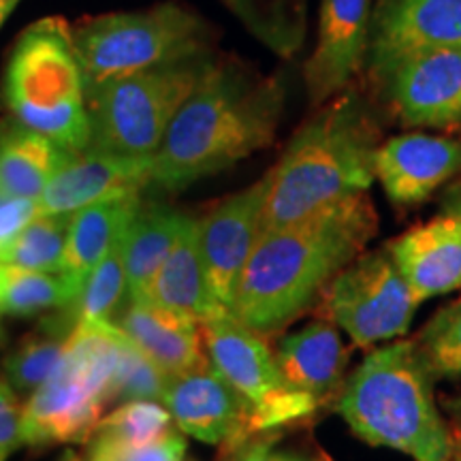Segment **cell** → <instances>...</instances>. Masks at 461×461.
Returning a JSON list of instances; mask_svg holds the SVG:
<instances>
[{
    "mask_svg": "<svg viewBox=\"0 0 461 461\" xmlns=\"http://www.w3.org/2000/svg\"><path fill=\"white\" fill-rule=\"evenodd\" d=\"M442 212L461 218V182L453 184V186L447 190V194L442 197Z\"/></svg>",
    "mask_w": 461,
    "mask_h": 461,
    "instance_id": "e575fe53",
    "label": "cell"
},
{
    "mask_svg": "<svg viewBox=\"0 0 461 461\" xmlns=\"http://www.w3.org/2000/svg\"><path fill=\"white\" fill-rule=\"evenodd\" d=\"M205 22L176 3L90 17L73 31L86 92L148 68L207 54Z\"/></svg>",
    "mask_w": 461,
    "mask_h": 461,
    "instance_id": "ba28073f",
    "label": "cell"
},
{
    "mask_svg": "<svg viewBox=\"0 0 461 461\" xmlns=\"http://www.w3.org/2000/svg\"><path fill=\"white\" fill-rule=\"evenodd\" d=\"M461 176V137L406 132L384 140L374 158V177L395 205H419Z\"/></svg>",
    "mask_w": 461,
    "mask_h": 461,
    "instance_id": "2e32d148",
    "label": "cell"
},
{
    "mask_svg": "<svg viewBox=\"0 0 461 461\" xmlns=\"http://www.w3.org/2000/svg\"><path fill=\"white\" fill-rule=\"evenodd\" d=\"M285 103L286 90L278 77H265L240 62H212L152 157L149 184L188 188L267 148Z\"/></svg>",
    "mask_w": 461,
    "mask_h": 461,
    "instance_id": "7a4b0ae2",
    "label": "cell"
},
{
    "mask_svg": "<svg viewBox=\"0 0 461 461\" xmlns=\"http://www.w3.org/2000/svg\"><path fill=\"white\" fill-rule=\"evenodd\" d=\"M75 330L71 310L43 322L41 330L26 336L5 361V383L20 393H34L60 370L67 355V342Z\"/></svg>",
    "mask_w": 461,
    "mask_h": 461,
    "instance_id": "d4e9b609",
    "label": "cell"
},
{
    "mask_svg": "<svg viewBox=\"0 0 461 461\" xmlns=\"http://www.w3.org/2000/svg\"><path fill=\"white\" fill-rule=\"evenodd\" d=\"M378 212L359 193L288 227L263 230L241 272L230 314L269 338L308 312L330 282L366 252Z\"/></svg>",
    "mask_w": 461,
    "mask_h": 461,
    "instance_id": "6da1fadb",
    "label": "cell"
},
{
    "mask_svg": "<svg viewBox=\"0 0 461 461\" xmlns=\"http://www.w3.org/2000/svg\"><path fill=\"white\" fill-rule=\"evenodd\" d=\"M447 406H448V412H451L453 417L461 423V397H457V400H448Z\"/></svg>",
    "mask_w": 461,
    "mask_h": 461,
    "instance_id": "ab89813d",
    "label": "cell"
},
{
    "mask_svg": "<svg viewBox=\"0 0 461 461\" xmlns=\"http://www.w3.org/2000/svg\"><path fill=\"white\" fill-rule=\"evenodd\" d=\"M77 297L79 291L62 274L0 265V314L31 316L45 310H67Z\"/></svg>",
    "mask_w": 461,
    "mask_h": 461,
    "instance_id": "484cf974",
    "label": "cell"
},
{
    "mask_svg": "<svg viewBox=\"0 0 461 461\" xmlns=\"http://www.w3.org/2000/svg\"><path fill=\"white\" fill-rule=\"evenodd\" d=\"M186 440L173 431L165 440L148 447H126L95 436L90 447V461H186Z\"/></svg>",
    "mask_w": 461,
    "mask_h": 461,
    "instance_id": "1f68e13d",
    "label": "cell"
},
{
    "mask_svg": "<svg viewBox=\"0 0 461 461\" xmlns=\"http://www.w3.org/2000/svg\"><path fill=\"white\" fill-rule=\"evenodd\" d=\"M140 205V194H131L73 212L60 274L77 288L79 295L92 269L126 233Z\"/></svg>",
    "mask_w": 461,
    "mask_h": 461,
    "instance_id": "7402d4cb",
    "label": "cell"
},
{
    "mask_svg": "<svg viewBox=\"0 0 461 461\" xmlns=\"http://www.w3.org/2000/svg\"><path fill=\"white\" fill-rule=\"evenodd\" d=\"M276 363L291 387L322 406L342 391L348 348L333 322L319 319L286 336L276 348Z\"/></svg>",
    "mask_w": 461,
    "mask_h": 461,
    "instance_id": "ffe728a7",
    "label": "cell"
},
{
    "mask_svg": "<svg viewBox=\"0 0 461 461\" xmlns=\"http://www.w3.org/2000/svg\"><path fill=\"white\" fill-rule=\"evenodd\" d=\"M0 103L11 120L65 152L88 148L84 71L65 20L45 17L17 39L0 84Z\"/></svg>",
    "mask_w": 461,
    "mask_h": 461,
    "instance_id": "5b68a950",
    "label": "cell"
},
{
    "mask_svg": "<svg viewBox=\"0 0 461 461\" xmlns=\"http://www.w3.org/2000/svg\"><path fill=\"white\" fill-rule=\"evenodd\" d=\"M212 62L210 56L201 54L112 79L86 92L88 148L118 157L152 158Z\"/></svg>",
    "mask_w": 461,
    "mask_h": 461,
    "instance_id": "52a82bcc",
    "label": "cell"
},
{
    "mask_svg": "<svg viewBox=\"0 0 461 461\" xmlns=\"http://www.w3.org/2000/svg\"><path fill=\"white\" fill-rule=\"evenodd\" d=\"M124 333L113 322H77L60 370L22 408V445L88 442L113 402V374Z\"/></svg>",
    "mask_w": 461,
    "mask_h": 461,
    "instance_id": "8992f818",
    "label": "cell"
},
{
    "mask_svg": "<svg viewBox=\"0 0 461 461\" xmlns=\"http://www.w3.org/2000/svg\"><path fill=\"white\" fill-rule=\"evenodd\" d=\"M321 319L359 348L389 342L411 330L420 302L387 248L363 252L330 282L319 299Z\"/></svg>",
    "mask_w": 461,
    "mask_h": 461,
    "instance_id": "9c48e42d",
    "label": "cell"
},
{
    "mask_svg": "<svg viewBox=\"0 0 461 461\" xmlns=\"http://www.w3.org/2000/svg\"><path fill=\"white\" fill-rule=\"evenodd\" d=\"M112 322L167 376H177L210 361L201 348L203 336L199 322L146 299L126 303L122 314Z\"/></svg>",
    "mask_w": 461,
    "mask_h": 461,
    "instance_id": "d6986e66",
    "label": "cell"
},
{
    "mask_svg": "<svg viewBox=\"0 0 461 461\" xmlns=\"http://www.w3.org/2000/svg\"><path fill=\"white\" fill-rule=\"evenodd\" d=\"M173 431V417L165 406L149 400H132L103 417L95 436L126 447H148L165 440Z\"/></svg>",
    "mask_w": 461,
    "mask_h": 461,
    "instance_id": "f1b7e54d",
    "label": "cell"
},
{
    "mask_svg": "<svg viewBox=\"0 0 461 461\" xmlns=\"http://www.w3.org/2000/svg\"><path fill=\"white\" fill-rule=\"evenodd\" d=\"M71 214L37 216L7 246L0 248V265L60 274Z\"/></svg>",
    "mask_w": 461,
    "mask_h": 461,
    "instance_id": "4316f807",
    "label": "cell"
},
{
    "mask_svg": "<svg viewBox=\"0 0 461 461\" xmlns=\"http://www.w3.org/2000/svg\"><path fill=\"white\" fill-rule=\"evenodd\" d=\"M383 143L378 118L359 92L346 88L316 107L265 176L261 233L303 221L374 184Z\"/></svg>",
    "mask_w": 461,
    "mask_h": 461,
    "instance_id": "3957f363",
    "label": "cell"
},
{
    "mask_svg": "<svg viewBox=\"0 0 461 461\" xmlns=\"http://www.w3.org/2000/svg\"><path fill=\"white\" fill-rule=\"evenodd\" d=\"M152 158L118 157L86 148L54 173L37 199V216L73 214L103 201L131 197L149 184Z\"/></svg>",
    "mask_w": 461,
    "mask_h": 461,
    "instance_id": "e0dca14e",
    "label": "cell"
},
{
    "mask_svg": "<svg viewBox=\"0 0 461 461\" xmlns=\"http://www.w3.org/2000/svg\"><path fill=\"white\" fill-rule=\"evenodd\" d=\"M431 374L414 342L372 350L342 384L338 412L355 436L414 461H451L453 434L438 411Z\"/></svg>",
    "mask_w": 461,
    "mask_h": 461,
    "instance_id": "277c9868",
    "label": "cell"
},
{
    "mask_svg": "<svg viewBox=\"0 0 461 461\" xmlns=\"http://www.w3.org/2000/svg\"><path fill=\"white\" fill-rule=\"evenodd\" d=\"M71 157L48 137L15 120L0 124V199L37 201L54 173Z\"/></svg>",
    "mask_w": 461,
    "mask_h": 461,
    "instance_id": "603a6c76",
    "label": "cell"
},
{
    "mask_svg": "<svg viewBox=\"0 0 461 461\" xmlns=\"http://www.w3.org/2000/svg\"><path fill=\"white\" fill-rule=\"evenodd\" d=\"M461 48V0H376L366 71L376 84L403 58Z\"/></svg>",
    "mask_w": 461,
    "mask_h": 461,
    "instance_id": "8fae6325",
    "label": "cell"
},
{
    "mask_svg": "<svg viewBox=\"0 0 461 461\" xmlns=\"http://www.w3.org/2000/svg\"><path fill=\"white\" fill-rule=\"evenodd\" d=\"M163 403L184 434L222 447L227 453L240 451L257 436L250 403L210 361L171 376Z\"/></svg>",
    "mask_w": 461,
    "mask_h": 461,
    "instance_id": "4fadbf2b",
    "label": "cell"
},
{
    "mask_svg": "<svg viewBox=\"0 0 461 461\" xmlns=\"http://www.w3.org/2000/svg\"><path fill=\"white\" fill-rule=\"evenodd\" d=\"M210 363L250 403L255 429H276L319 411L312 397L286 383L269 346L230 312L201 325Z\"/></svg>",
    "mask_w": 461,
    "mask_h": 461,
    "instance_id": "30bf717a",
    "label": "cell"
},
{
    "mask_svg": "<svg viewBox=\"0 0 461 461\" xmlns=\"http://www.w3.org/2000/svg\"><path fill=\"white\" fill-rule=\"evenodd\" d=\"M274 445V438H265V440H258L252 445L250 451H248L241 461H261L265 455L269 453V447Z\"/></svg>",
    "mask_w": 461,
    "mask_h": 461,
    "instance_id": "d590c367",
    "label": "cell"
},
{
    "mask_svg": "<svg viewBox=\"0 0 461 461\" xmlns=\"http://www.w3.org/2000/svg\"><path fill=\"white\" fill-rule=\"evenodd\" d=\"M186 218L165 205H140L124 235L126 302L146 299L149 282L171 252Z\"/></svg>",
    "mask_w": 461,
    "mask_h": 461,
    "instance_id": "cb8c5ba5",
    "label": "cell"
},
{
    "mask_svg": "<svg viewBox=\"0 0 461 461\" xmlns=\"http://www.w3.org/2000/svg\"><path fill=\"white\" fill-rule=\"evenodd\" d=\"M124 235L115 241L105 258L92 269L82 295L77 297L73 308H68L75 325L77 322H112L115 305L126 295Z\"/></svg>",
    "mask_w": 461,
    "mask_h": 461,
    "instance_id": "83f0119b",
    "label": "cell"
},
{
    "mask_svg": "<svg viewBox=\"0 0 461 461\" xmlns=\"http://www.w3.org/2000/svg\"><path fill=\"white\" fill-rule=\"evenodd\" d=\"M58 461H82V457H79L75 451H67V453H62V457Z\"/></svg>",
    "mask_w": 461,
    "mask_h": 461,
    "instance_id": "60d3db41",
    "label": "cell"
},
{
    "mask_svg": "<svg viewBox=\"0 0 461 461\" xmlns=\"http://www.w3.org/2000/svg\"><path fill=\"white\" fill-rule=\"evenodd\" d=\"M451 461H461V431L453 434V455Z\"/></svg>",
    "mask_w": 461,
    "mask_h": 461,
    "instance_id": "f35d334b",
    "label": "cell"
},
{
    "mask_svg": "<svg viewBox=\"0 0 461 461\" xmlns=\"http://www.w3.org/2000/svg\"><path fill=\"white\" fill-rule=\"evenodd\" d=\"M374 86L403 126L451 129L461 124V48L403 58Z\"/></svg>",
    "mask_w": 461,
    "mask_h": 461,
    "instance_id": "7c38bea8",
    "label": "cell"
},
{
    "mask_svg": "<svg viewBox=\"0 0 461 461\" xmlns=\"http://www.w3.org/2000/svg\"><path fill=\"white\" fill-rule=\"evenodd\" d=\"M37 218V201L32 199H0V248Z\"/></svg>",
    "mask_w": 461,
    "mask_h": 461,
    "instance_id": "836d02e7",
    "label": "cell"
},
{
    "mask_svg": "<svg viewBox=\"0 0 461 461\" xmlns=\"http://www.w3.org/2000/svg\"><path fill=\"white\" fill-rule=\"evenodd\" d=\"M17 3H20V0H0V28L7 22L11 11L17 7Z\"/></svg>",
    "mask_w": 461,
    "mask_h": 461,
    "instance_id": "74e56055",
    "label": "cell"
},
{
    "mask_svg": "<svg viewBox=\"0 0 461 461\" xmlns=\"http://www.w3.org/2000/svg\"><path fill=\"white\" fill-rule=\"evenodd\" d=\"M265 177L230 194L199 222L201 257L212 291L224 308H233L241 272L261 235Z\"/></svg>",
    "mask_w": 461,
    "mask_h": 461,
    "instance_id": "9a60e30c",
    "label": "cell"
},
{
    "mask_svg": "<svg viewBox=\"0 0 461 461\" xmlns=\"http://www.w3.org/2000/svg\"><path fill=\"white\" fill-rule=\"evenodd\" d=\"M22 445V408L15 400L14 389L0 380V461Z\"/></svg>",
    "mask_w": 461,
    "mask_h": 461,
    "instance_id": "d6a6232c",
    "label": "cell"
},
{
    "mask_svg": "<svg viewBox=\"0 0 461 461\" xmlns=\"http://www.w3.org/2000/svg\"><path fill=\"white\" fill-rule=\"evenodd\" d=\"M146 302L186 316L199 325L229 312L218 302L207 280L199 246V222L194 218L188 216L184 222L171 252L149 282Z\"/></svg>",
    "mask_w": 461,
    "mask_h": 461,
    "instance_id": "44dd1931",
    "label": "cell"
},
{
    "mask_svg": "<svg viewBox=\"0 0 461 461\" xmlns=\"http://www.w3.org/2000/svg\"><path fill=\"white\" fill-rule=\"evenodd\" d=\"M261 461H316L308 455L302 453H288V451H278V453H267Z\"/></svg>",
    "mask_w": 461,
    "mask_h": 461,
    "instance_id": "8d00e7d4",
    "label": "cell"
},
{
    "mask_svg": "<svg viewBox=\"0 0 461 461\" xmlns=\"http://www.w3.org/2000/svg\"><path fill=\"white\" fill-rule=\"evenodd\" d=\"M431 378L461 376V297L431 316L412 339Z\"/></svg>",
    "mask_w": 461,
    "mask_h": 461,
    "instance_id": "f546056e",
    "label": "cell"
},
{
    "mask_svg": "<svg viewBox=\"0 0 461 461\" xmlns=\"http://www.w3.org/2000/svg\"><path fill=\"white\" fill-rule=\"evenodd\" d=\"M387 250L420 303L461 288L459 216L440 212L434 221L402 233Z\"/></svg>",
    "mask_w": 461,
    "mask_h": 461,
    "instance_id": "ac0fdd59",
    "label": "cell"
},
{
    "mask_svg": "<svg viewBox=\"0 0 461 461\" xmlns=\"http://www.w3.org/2000/svg\"><path fill=\"white\" fill-rule=\"evenodd\" d=\"M372 0H322L319 34L303 68L312 107L325 105L366 68Z\"/></svg>",
    "mask_w": 461,
    "mask_h": 461,
    "instance_id": "5bb4252c",
    "label": "cell"
},
{
    "mask_svg": "<svg viewBox=\"0 0 461 461\" xmlns=\"http://www.w3.org/2000/svg\"><path fill=\"white\" fill-rule=\"evenodd\" d=\"M167 374L152 359L124 336L122 348H120L118 366L113 374V402L115 400H149L163 402L167 384H169Z\"/></svg>",
    "mask_w": 461,
    "mask_h": 461,
    "instance_id": "4dcf8cb0",
    "label": "cell"
}]
</instances>
